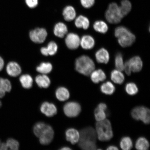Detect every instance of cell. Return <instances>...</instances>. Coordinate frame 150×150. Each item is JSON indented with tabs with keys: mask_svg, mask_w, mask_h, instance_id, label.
<instances>
[{
	"mask_svg": "<svg viewBox=\"0 0 150 150\" xmlns=\"http://www.w3.org/2000/svg\"><path fill=\"white\" fill-rule=\"evenodd\" d=\"M35 81L37 85L40 88H46L50 85V80L49 78L44 74L37 76L35 78Z\"/></svg>",
	"mask_w": 150,
	"mask_h": 150,
	"instance_id": "obj_22",
	"label": "cell"
},
{
	"mask_svg": "<svg viewBox=\"0 0 150 150\" xmlns=\"http://www.w3.org/2000/svg\"><path fill=\"white\" fill-rule=\"evenodd\" d=\"M96 59L99 63L107 64L109 61L110 55L107 50L102 48L95 54Z\"/></svg>",
	"mask_w": 150,
	"mask_h": 150,
	"instance_id": "obj_15",
	"label": "cell"
},
{
	"mask_svg": "<svg viewBox=\"0 0 150 150\" xmlns=\"http://www.w3.org/2000/svg\"><path fill=\"white\" fill-rule=\"evenodd\" d=\"M6 71L9 76L12 77H16L21 73V69L18 63L14 62H11L7 64Z\"/></svg>",
	"mask_w": 150,
	"mask_h": 150,
	"instance_id": "obj_13",
	"label": "cell"
},
{
	"mask_svg": "<svg viewBox=\"0 0 150 150\" xmlns=\"http://www.w3.org/2000/svg\"><path fill=\"white\" fill-rule=\"evenodd\" d=\"M12 84L6 79L0 78V98H2L6 92H9L12 89Z\"/></svg>",
	"mask_w": 150,
	"mask_h": 150,
	"instance_id": "obj_18",
	"label": "cell"
},
{
	"mask_svg": "<svg viewBox=\"0 0 150 150\" xmlns=\"http://www.w3.org/2000/svg\"><path fill=\"white\" fill-rule=\"evenodd\" d=\"M65 135L67 140L73 145L77 143L79 140L80 132L74 128L67 129Z\"/></svg>",
	"mask_w": 150,
	"mask_h": 150,
	"instance_id": "obj_14",
	"label": "cell"
},
{
	"mask_svg": "<svg viewBox=\"0 0 150 150\" xmlns=\"http://www.w3.org/2000/svg\"><path fill=\"white\" fill-rule=\"evenodd\" d=\"M33 132L39 139V142L42 145L49 144L53 140L54 131L50 125L43 122H38L35 125Z\"/></svg>",
	"mask_w": 150,
	"mask_h": 150,
	"instance_id": "obj_2",
	"label": "cell"
},
{
	"mask_svg": "<svg viewBox=\"0 0 150 150\" xmlns=\"http://www.w3.org/2000/svg\"><path fill=\"white\" fill-rule=\"evenodd\" d=\"M125 89L126 93L131 96L136 95L138 92L137 86L134 82H130L127 83Z\"/></svg>",
	"mask_w": 150,
	"mask_h": 150,
	"instance_id": "obj_33",
	"label": "cell"
},
{
	"mask_svg": "<svg viewBox=\"0 0 150 150\" xmlns=\"http://www.w3.org/2000/svg\"><path fill=\"white\" fill-rule=\"evenodd\" d=\"M115 64V68L117 70L121 71L124 70L125 64L124 63L122 55L121 53H118L116 54Z\"/></svg>",
	"mask_w": 150,
	"mask_h": 150,
	"instance_id": "obj_34",
	"label": "cell"
},
{
	"mask_svg": "<svg viewBox=\"0 0 150 150\" xmlns=\"http://www.w3.org/2000/svg\"><path fill=\"white\" fill-rule=\"evenodd\" d=\"M8 149V146H7L6 143H1V148H0V150H7Z\"/></svg>",
	"mask_w": 150,
	"mask_h": 150,
	"instance_id": "obj_41",
	"label": "cell"
},
{
	"mask_svg": "<svg viewBox=\"0 0 150 150\" xmlns=\"http://www.w3.org/2000/svg\"><path fill=\"white\" fill-rule=\"evenodd\" d=\"M97 137L101 142H108L113 137L111 122L108 119L97 122L96 123Z\"/></svg>",
	"mask_w": 150,
	"mask_h": 150,
	"instance_id": "obj_3",
	"label": "cell"
},
{
	"mask_svg": "<svg viewBox=\"0 0 150 150\" xmlns=\"http://www.w3.org/2000/svg\"><path fill=\"white\" fill-rule=\"evenodd\" d=\"M47 35V33L44 28H37L30 32L29 36L34 42L41 44L45 42Z\"/></svg>",
	"mask_w": 150,
	"mask_h": 150,
	"instance_id": "obj_10",
	"label": "cell"
},
{
	"mask_svg": "<svg viewBox=\"0 0 150 150\" xmlns=\"http://www.w3.org/2000/svg\"><path fill=\"white\" fill-rule=\"evenodd\" d=\"M143 67V63L138 56L131 58L125 62L124 64V70L127 76H130L131 72H138L141 71Z\"/></svg>",
	"mask_w": 150,
	"mask_h": 150,
	"instance_id": "obj_8",
	"label": "cell"
},
{
	"mask_svg": "<svg viewBox=\"0 0 150 150\" xmlns=\"http://www.w3.org/2000/svg\"><path fill=\"white\" fill-rule=\"evenodd\" d=\"M100 91L101 92L105 94L112 95L115 92V87L112 82L107 81L101 85Z\"/></svg>",
	"mask_w": 150,
	"mask_h": 150,
	"instance_id": "obj_24",
	"label": "cell"
},
{
	"mask_svg": "<svg viewBox=\"0 0 150 150\" xmlns=\"http://www.w3.org/2000/svg\"><path fill=\"white\" fill-rule=\"evenodd\" d=\"M51 64L49 62H43L37 67L36 70L38 72L43 74H49L52 70Z\"/></svg>",
	"mask_w": 150,
	"mask_h": 150,
	"instance_id": "obj_32",
	"label": "cell"
},
{
	"mask_svg": "<svg viewBox=\"0 0 150 150\" xmlns=\"http://www.w3.org/2000/svg\"><path fill=\"white\" fill-rule=\"evenodd\" d=\"M107 150H119L118 148L115 146L111 145L110 146H108V147L107 148Z\"/></svg>",
	"mask_w": 150,
	"mask_h": 150,
	"instance_id": "obj_42",
	"label": "cell"
},
{
	"mask_svg": "<svg viewBox=\"0 0 150 150\" xmlns=\"http://www.w3.org/2000/svg\"><path fill=\"white\" fill-rule=\"evenodd\" d=\"M119 7L121 14L124 17L130 12L132 8V5L129 0H122L121 2V6Z\"/></svg>",
	"mask_w": 150,
	"mask_h": 150,
	"instance_id": "obj_30",
	"label": "cell"
},
{
	"mask_svg": "<svg viewBox=\"0 0 150 150\" xmlns=\"http://www.w3.org/2000/svg\"><path fill=\"white\" fill-rule=\"evenodd\" d=\"M80 2L84 8H89L94 4L95 0H80Z\"/></svg>",
	"mask_w": 150,
	"mask_h": 150,
	"instance_id": "obj_37",
	"label": "cell"
},
{
	"mask_svg": "<svg viewBox=\"0 0 150 150\" xmlns=\"http://www.w3.org/2000/svg\"><path fill=\"white\" fill-rule=\"evenodd\" d=\"M90 75L92 81L96 84H98L100 82L104 81L106 78L105 74L100 69L93 71Z\"/></svg>",
	"mask_w": 150,
	"mask_h": 150,
	"instance_id": "obj_19",
	"label": "cell"
},
{
	"mask_svg": "<svg viewBox=\"0 0 150 150\" xmlns=\"http://www.w3.org/2000/svg\"><path fill=\"white\" fill-rule=\"evenodd\" d=\"M120 147L123 150H129L133 147V142L130 137H124L120 142Z\"/></svg>",
	"mask_w": 150,
	"mask_h": 150,
	"instance_id": "obj_31",
	"label": "cell"
},
{
	"mask_svg": "<svg viewBox=\"0 0 150 150\" xmlns=\"http://www.w3.org/2000/svg\"><path fill=\"white\" fill-rule=\"evenodd\" d=\"M4 66V61L3 58L0 56V71L2 70Z\"/></svg>",
	"mask_w": 150,
	"mask_h": 150,
	"instance_id": "obj_40",
	"label": "cell"
},
{
	"mask_svg": "<svg viewBox=\"0 0 150 150\" xmlns=\"http://www.w3.org/2000/svg\"><path fill=\"white\" fill-rule=\"evenodd\" d=\"M75 24L77 28L86 30L89 27L90 22L88 19L86 17L80 16L76 18Z\"/></svg>",
	"mask_w": 150,
	"mask_h": 150,
	"instance_id": "obj_25",
	"label": "cell"
},
{
	"mask_svg": "<svg viewBox=\"0 0 150 150\" xmlns=\"http://www.w3.org/2000/svg\"><path fill=\"white\" fill-rule=\"evenodd\" d=\"M95 64L89 56L82 55L77 59L75 62V69L84 76H88L95 69Z\"/></svg>",
	"mask_w": 150,
	"mask_h": 150,
	"instance_id": "obj_5",
	"label": "cell"
},
{
	"mask_svg": "<svg viewBox=\"0 0 150 150\" xmlns=\"http://www.w3.org/2000/svg\"><path fill=\"white\" fill-rule=\"evenodd\" d=\"M64 112L66 115L69 117H77L81 110V106L79 103L71 102L66 104L63 108Z\"/></svg>",
	"mask_w": 150,
	"mask_h": 150,
	"instance_id": "obj_9",
	"label": "cell"
},
{
	"mask_svg": "<svg viewBox=\"0 0 150 150\" xmlns=\"http://www.w3.org/2000/svg\"><path fill=\"white\" fill-rule=\"evenodd\" d=\"M131 115L136 120L142 121L146 125L150 123V110L145 106L136 107L131 110Z\"/></svg>",
	"mask_w": 150,
	"mask_h": 150,
	"instance_id": "obj_7",
	"label": "cell"
},
{
	"mask_svg": "<svg viewBox=\"0 0 150 150\" xmlns=\"http://www.w3.org/2000/svg\"><path fill=\"white\" fill-rule=\"evenodd\" d=\"M1 141H0V148H1Z\"/></svg>",
	"mask_w": 150,
	"mask_h": 150,
	"instance_id": "obj_45",
	"label": "cell"
},
{
	"mask_svg": "<svg viewBox=\"0 0 150 150\" xmlns=\"http://www.w3.org/2000/svg\"><path fill=\"white\" fill-rule=\"evenodd\" d=\"M25 3L30 8H34L38 4V0H25Z\"/></svg>",
	"mask_w": 150,
	"mask_h": 150,
	"instance_id": "obj_38",
	"label": "cell"
},
{
	"mask_svg": "<svg viewBox=\"0 0 150 150\" xmlns=\"http://www.w3.org/2000/svg\"><path fill=\"white\" fill-rule=\"evenodd\" d=\"M93 28L96 31L102 33H106L108 30L107 24L102 21H96L93 24Z\"/></svg>",
	"mask_w": 150,
	"mask_h": 150,
	"instance_id": "obj_29",
	"label": "cell"
},
{
	"mask_svg": "<svg viewBox=\"0 0 150 150\" xmlns=\"http://www.w3.org/2000/svg\"><path fill=\"white\" fill-rule=\"evenodd\" d=\"M97 107L99 108L102 109L106 110V111L107 109V106L105 103H99Z\"/></svg>",
	"mask_w": 150,
	"mask_h": 150,
	"instance_id": "obj_39",
	"label": "cell"
},
{
	"mask_svg": "<svg viewBox=\"0 0 150 150\" xmlns=\"http://www.w3.org/2000/svg\"><path fill=\"white\" fill-rule=\"evenodd\" d=\"M56 96L58 100L63 102L69 98L70 94L67 89L65 87H61L56 90Z\"/></svg>",
	"mask_w": 150,
	"mask_h": 150,
	"instance_id": "obj_26",
	"label": "cell"
},
{
	"mask_svg": "<svg viewBox=\"0 0 150 150\" xmlns=\"http://www.w3.org/2000/svg\"><path fill=\"white\" fill-rule=\"evenodd\" d=\"M114 35L117 38L120 45L123 47L132 45L136 40L135 36L127 28L123 26L116 28Z\"/></svg>",
	"mask_w": 150,
	"mask_h": 150,
	"instance_id": "obj_4",
	"label": "cell"
},
{
	"mask_svg": "<svg viewBox=\"0 0 150 150\" xmlns=\"http://www.w3.org/2000/svg\"><path fill=\"white\" fill-rule=\"evenodd\" d=\"M110 78L114 83L119 84H123L125 80L124 75L121 71L116 69L112 71Z\"/></svg>",
	"mask_w": 150,
	"mask_h": 150,
	"instance_id": "obj_23",
	"label": "cell"
},
{
	"mask_svg": "<svg viewBox=\"0 0 150 150\" xmlns=\"http://www.w3.org/2000/svg\"><path fill=\"white\" fill-rule=\"evenodd\" d=\"M68 32L66 25L62 22H59L55 25L54 28V33L56 36L62 38L65 36Z\"/></svg>",
	"mask_w": 150,
	"mask_h": 150,
	"instance_id": "obj_20",
	"label": "cell"
},
{
	"mask_svg": "<svg viewBox=\"0 0 150 150\" xmlns=\"http://www.w3.org/2000/svg\"><path fill=\"white\" fill-rule=\"evenodd\" d=\"M105 18L110 23L117 24L121 22L123 16L117 3H112L109 5L105 13Z\"/></svg>",
	"mask_w": 150,
	"mask_h": 150,
	"instance_id": "obj_6",
	"label": "cell"
},
{
	"mask_svg": "<svg viewBox=\"0 0 150 150\" xmlns=\"http://www.w3.org/2000/svg\"><path fill=\"white\" fill-rule=\"evenodd\" d=\"M22 87L25 89H29L32 87L33 79L29 74H23L20 76L19 79Z\"/></svg>",
	"mask_w": 150,
	"mask_h": 150,
	"instance_id": "obj_28",
	"label": "cell"
},
{
	"mask_svg": "<svg viewBox=\"0 0 150 150\" xmlns=\"http://www.w3.org/2000/svg\"><path fill=\"white\" fill-rule=\"evenodd\" d=\"M58 50L57 44L53 41L50 42L47 47H43L41 48V53L45 56H52L55 55Z\"/></svg>",
	"mask_w": 150,
	"mask_h": 150,
	"instance_id": "obj_17",
	"label": "cell"
},
{
	"mask_svg": "<svg viewBox=\"0 0 150 150\" xmlns=\"http://www.w3.org/2000/svg\"><path fill=\"white\" fill-rule=\"evenodd\" d=\"M60 149L62 150H70L72 149H70V148L69 147H63L62 148V149Z\"/></svg>",
	"mask_w": 150,
	"mask_h": 150,
	"instance_id": "obj_43",
	"label": "cell"
},
{
	"mask_svg": "<svg viewBox=\"0 0 150 150\" xmlns=\"http://www.w3.org/2000/svg\"><path fill=\"white\" fill-rule=\"evenodd\" d=\"M80 45L84 50H91L95 46V41L91 35H84L81 39Z\"/></svg>",
	"mask_w": 150,
	"mask_h": 150,
	"instance_id": "obj_16",
	"label": "cell"
},
{
	"mask_svg": "<svg viewBox=\"0 0 150 150\" xmlns=\"http://www.w3.org/2000/svg\"><path fill=\"white\" fill-rule=\"evenodd\" d=\"M106 110L97 107L94 110V116L97 122L104 120L106 119L107 114Z\"/></svg>",
	"mask_w": 150,
	"mask_h": 150,
	"instance_id": "obj_35",
	"label": "cell"
},
{
	"mask_svg": "<svg viewBox=\"0 0 150 150\" xmlns=\"http://www.w3.org/2000/svg\"><path fill=\"white\" fill-rule=\"evenodd\" d=\"M149 141L143 137H140L137 140L135 145L136 149L139 150H147L149 149Z\"/></svg>",
	"mask_w": 150,
	"mask_h": 150,
	"instance_id": "obj_27",
	"label": "cell"
},
{
	"mask_svg": "<svg viewBox=\"0 0 150 150\" xmlns=\"http://www.w3.org/2000/svg\"><path fill=\"white\" fill-rule=\"evenodd\" d=\"M40 110L47 117H51L57 114V109L56 107L52 103L45 102L40 107Z\"/></svg>",
	"mask_w": 150,
	"mask_h": 150,
	"instance_id": "obj_12",
	"label": "cell"
},
{
	"mask_svg": "<svg viewBox=\"0 0 150 150\" xmlns=\"http://www.w3.org/2000/svg\"><path fill=\"white\" fill-rule=\"evenodd\" d=\"M80 41L79 35L73 33L68 34L65 39L66 45L71 50H75L78 48L80 45Z\"/></svg>",
	"mask_w": 150,
	"mask_h": 150,
	"instance_id": "obj_11",
	"label": "cell"
},
{
	"mask_svg": "<svg viewBox=\"0 0 150 150\" xmlns=\"http://www.w3.org/2000/svg\"><path fill=\"white\" fill-rule=\"evenodd\" d=\"M97 135L95 129L88 127L80 131L78 146L84 150H94L97 149Z\"/></svg>",
	"mask_w": 150,
	"mask_h": 150,
	"instance_id": "obj_1",
	"label": "cell"
},
{
	"mask_svg": "<svg viewBox=\"0 0 150 150\" xmlns=\"http://www.w3.org/2000/svg\"><path fill=\"white\" fill-rule=\"evenodd\" d=\"M1 100H0V108L1 107Z\"/></svg>",
	"mask_w": 150,
	"mask_h": 150,
	"instance_id": "obj_44",
	"label": "cell"
},
{
	"mask_svg": "<svg viewBox=\"0 0 150 150\" xmlns=\"http://www.w3.org/2000/svg\"><path fill=\"white\" fill-rule=\"evenodd\" d=\"M8 149L12 150H17L19 147V143L17 141L12 138H9L6 142Z\"/></svg>",
	"mask_w": 150,
	"mask_h": 150,
	"instance_id": "obj_36",
	"label": "cell"
},
{
	"mask_svg": "<svg viewBox=\"0 0 150 150\" xmlns=\"http://www.w3.org/2000/svg\"><path fill=\"white\" fill-rule=\"evenodd\" d=\"M63 15L65 21H72L76 18V11L74 7L68 6L64 9Z\"/></svg>",
	"mask_w": 150,
	"mask_h": 150,
	"instance_id": "obj_21",
	"label": "cell"
}]
</instances>
